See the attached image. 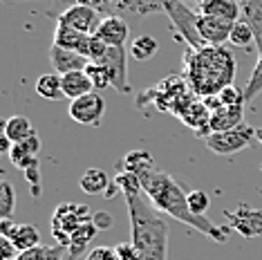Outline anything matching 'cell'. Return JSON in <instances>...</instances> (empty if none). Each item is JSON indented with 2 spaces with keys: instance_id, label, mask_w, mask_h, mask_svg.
Here are the masks:
<instances>
[{
  "instance_id": "obj_27",
  "label": "cell",
  "mask_w": 262,
  "mask_h": 260,
  "mask_svg": "<svg viewBox=\"0 0 262 260\" xmlns=\"http://www.w3.org/2000/svg\"><path fill=\"white\" fill-rule=\"evenodd\" d=\"M85 40V34L76 32V29L63 25V23H56V29H54V43L52 45H58L63 50H72V52H79L81 43Z\"/></svg>"
},
{
  "instance_id": "obj_32",
  "label": "cell",
  "mask_w": 262,
  "mask_h": 260,
  "mask_svg": "<svg viewBox=\"0 0 262 260\" xmlns=\"http://www.w3.org/2000/svg\"><path fill=\"white\" fill-rule=\"evenodd\" d=\"M260 92H262V50L258 54V63H255V68H253L251 76H249L247 85H244V99H247V103L251 101V99L258 97Z\"/></svg>"
},
{
  "instance_id": "obj_2",
  "label": "cell",
  "mask_w": 262,
  "mask_h": 260,
  "mask_svg": "<svg viewBox=\"0 0 262 260\" xmlns=\"http://www.w3.org/2000/svg\"><path fill=\"white\" fill-rule=\"evenodd\" d=\"M139 182H141L144 193L150 198V202L157 206L162 213L175 218V220H180L184 224H188L190 229L208 235L211 240L226 242V233L229 231L222 229V227H217V224H213L204 215H195L188 206V193H184L180 182H177L175 177H170L166 170L152 168V170H148L146 175H141Z\"/></svg>"
},
{
  "instance_id": "obj_6",
  "label": "cell",
  "mask_w": 262,
  "mask_h": 260,
  "mask_svg": "<svg viewBox=\"0 0 262 260\" xmlns=\"http://www.w3.org/2000/svg\"><path fill=\"white\" fill-rule=\"evenodd\" d=\"M253 139H255V128L242 123V126H237L233 130L211 133L204 141H206V148L215 153V155H235V153L249 148Z\"/></svg>"
},
{
  "instance_id": "obj_41",
  "label": "cell",
  "mask_w": 262,
  "mask_h": 260,
  "mask_svg": "<svg viewBox=\"0 0 262 260\" xmlns=\"http://www.w3.org/2000/svg\"><path fill=\"white\" fill-rule=\"evenodd\" d=\"M92 222H94V227H97L99 231H105L108 227H112V215L105 213V211H97L94 218H92Z\"/></svg>"
},
{
  "instance_id": "obj_17",
  "label": "cell",
  "mask_w": 262,
  "mask_h": 260,
  "mask_svg": "<svg viewBox=\"0 0 262 260\" xmlns=\"http://www.w3.org/2000/svg\"><path fill=\"white\" fill-rule=\"evenodd\" d=\"M38 153H40V139H38V135H34V137H29L23 144H14V148L9 153V159L16 168H20L25 173L29 166L38 164Z\"/></svg>"
},
{
  "instance_id": "obj_44",
  "label": "cell",
  "mask_w": 262,
  "mask_h": 260,
  "mask_svg": "<svg viewBox=\"0 0 262 260\" xmlns=\"http://www.w3.org/2000/svg\"><path fill=\"white\" fill-rule=\"evenodd\" d=\"M110 3H115V0H108V5H110Z\"/></svg>"
},
{
  "instance_id": "obj_31",
  "label": "cell",
  "mask_w": 262,
  "mask_h": 260,
  "mask_svg": "<svg viewBox=\"0 0 262 260\" xmlns=\"http://www.w3.org/2000/svg\"><path fill=\"white\" fill-rule=\"evenodd\" d=\"M16 206V191L11 186V182L3 180L0 182V220H9L14 215Z\"/></svg>"
},
{
  "instance_id": "obj_35",
  "label": "cell",
  "mask_w": 262,
  "mask_h": 260,
  "mask_svg": "<svg viewBox=\"0 0 262 260\" xmlns=\"http://www.w3.org/2000/svg\"><path fill=\"white\" fill-rule=\"evenodd\" d=\"M188 206L195 215H204L208 211V206H211V200H208V195L204 191H190L188 193Z\"/></svg>"
},
{
  "instance_id": "obj_13",
  "label": "cell",
  "mask_w": 262,
  "mask_h": 260,
  "mask_svg": "<svg viewBox=\"0 0 262 260\" xmlns=\"http://www.w3.org/2000/svg\"><path fill=\"white\" fill-rule=\"evenodd\" d=\"M128 34H130L128 20L121 18V16L108 14V16H103V20H101V25H99L94 36H99L108 47H126Z\"/></svg>"
},
{
  "instance_id": "obj_45",
  "label": "cell",
  "mask_w": 262,
  "mask_h": 260,
  "mask_svg": "<svg viewBox=\"0 0 262 260\" xmlns=\"http://www.w3.org/2000/svg\"><path fill=\"white\" fill-rule=\"evenodd\" d=\"M195 3H202V0H195Z\"/></svg>"
},
{
  "instance_id": "obj_20",
  "label": "cell",
  "mask_w": 262,
  "mask_h": 260,
  "mask_svg": "<svg viewBox=\"0 0 262 260\" xmlns=\"http://www.w3.org/2000/svg\"><path fill=\"white\" fill-rule=\"evenodd\" d=\"M94 92V85L90 81V76L85 74V70H76V72L63 74V94L65 99L74 101V99H81L85 94Z\"/></svg>"
},
{
  "instance_id": "obj_42",
  "label": "cell",
  "mask_w": 262,
  "mask_h": 260,
  "mask_svg": "<svg viewBox=\"0 0 262 260\" xmlns=\"http://www.w3.org/2000/svg\"><path fill=\"white\" fill-rule=\"evenodd\" d=\"M255 139L262 144V128H255Z\"/></svg>"
},
{
  "instance_id": "obj_19",
  "label": "cell",
  "mask_w": 262,
  "mask_h": 260,
  "mask_svg": "<svg viewBox=\"0 0 262 260\" xmlns=\"http://www.w3.org/2000/svg\"><path fill=\"white\" fill-rule=\"evenodd\" d=\"M117 168L123 170V173L135 175L137 180H139L141 175H146L148 170L155 168V162L148 150H130V153H126V157L117 164Z\"/></svg>"
},
{
  "instance_id": "obj_39",
  "label": "cell",
  "mask_w": 262,
  "mask_h": 260,
  "mask_svg": "<svg viewBox=\"0 0 262 260\" xmlns=\"http://www.w3.org/2000/svg\"><path fill=\"white\" fill-rule=\"evenodd\" d=\"M25 177H27V182H29V186H32V195L34 198H38L40 195V164H34V166H29L25 170Z\"/></svg>"
},
{
  "instance_id": "obj_9",
  "label": "cell",
  "mask_w": 262,
  "mask_h": 260,
  "mask_svg": "<svg viewBox=\"0 0 262 260\" xmlns=\"http://www.w3.org/2000/svg\"><path fill=\"white\" fill-rule=\"evenodd\" d=\"M108 72L110 85L115 88L119 94H128L130 83H128V56L126 47H108V52L99 61Z\"/></svg>"
},
{
  "instance_id": "obj_26",
  "label": "cell",
  "mask_w": 262,
  "mask_h": 260,
  "mask_svg": "<svg viewBox=\"0 0 262 260\" xmlns=\"http://www.w3.org/2000/svg\"><path fill=\"white\" fill-rule=\"evenodd\" d=\"M99 229L94 227V222H85L81 229H76L72 233V238H70V247H68V256L70 258H79L81 253H88V245H90V240L97 235Z\"/></svg>"
},
{
  "instance_id": "obj_10",
  "label": "cell",
  "mask_w": 262,
  "mask_h": 260,
  "mask_svg": "<svg viewBox=\"0 0 262 260\" xmlns=\"http://www.w3.org/2000/svg\"><path fill=\"white\" fill-rule=\"evenodd\" d=\"M224 215L231 220V227H233L235 233H240L242 238H260L262 235V211L253 209L249 204H240L237 209L231 213V211H224Z\"/></svg>"
},
{
  "instance_id": "obj_25",
  "label": "cell",
  "mask_w": 262,
  "mask_h": 260,
  "mask_svg": "<svg viewBox=\"0 0 262 260\" xmlns=\"http://www.w3.org/2000/svg\"><path fill=\"white\" fill-rule=\"evenodd\" d=\"M34 90H36L38 97L47 99V101H61V99H65V94H63V76L56 74V72L38 76Z\"/></svg>"
},
{
  "instance_id": "obj_37",
  "label": "cell",
  "mask_w": 262,
  "mask_h": 260,
  "mask_svg": "<svg viewBox=\"0 0 262 260\" xmlns=\"http://www.w3.org/2000/svg\"><path fill=\"white\" fill-rule=\"evenodd\" d=\"M85 260H119L115 247H94L85 253Z\"/></svg>"
},
{
  "instance_id": "obj_15",
  "label": "cell",
  "mask_w": 262,
  "mask_h": 260,
  "mask_svg": "<svg viewBox=\"0 0 262 260\" xmlns=\"http://www.w3.org/2000/svg\"><path fill=\"white\" fill-rule=\"evenodd\" d=\"M182 121L186 123L188 128H193V133L202 139H206L208 135H211V110L204 105V101L195 99V101L182 112Z\"/></svg>"
},
{
  "instance_id": "obj_28",
  "label": "cell",
  "mask_w": 262,
  "mask_h": 260,
  "mask_svg": "<svg viewBox=\"0 0 262 260\" xmlns=\"http://www.w3.org/2000/svg\"><path fill=\"white\" fill-rule=\"evenodd\" d=\"M47 3H50L47 16H52L54 20H56L58 16H61L68 7H72V5H90V7H97L103 16H105V11H108V0H47Z\"/></svg>"
},
{
  "instance_id": "obj_18",
  "label": "cell",
  "mask_w": 262,
  "mask_h": 260,
  "mask_svg": "<svg viewBox=\"0 0 262 260\" xmlns=\"http://www.w3.org/2000/svg\"><path fill=\"white\" fill-rule=\"evenodd\" d=\"M244 123V105H222L211 112V133H224Z\"/></svg>"
},
{
  "instance_id": "obj_7",
  "label": "cell",
  "mask_w": 262,
  "mask_h": 260,
  "mask_svg": "<svg viewBox=\"0 0 262 260\" xmlns=\"http://www.w3.org/2000/svg\"><path fill=\"white\" fill-rule=\"evenodd\" d=\"M68 112H70V117H72V121L81 123V126L97 128V126H101L103 115H105V99L94 90L90 94H85V97L70 101Z\"/></svg>"
},
{
  "instance_id": "obj_21",
  "label": "cell",
  "mask_w": 262,
  "mask_h": 260,
  "mask_svg": "<svg viewBox=\"0 0 262 260\" xmlns=\"http://www.w3.org/2000/svg\"><path fill=\"white\" fill-rule=\"evenodd\" d=\"M0 128H3V135H7V137L11 139V144H23V141H27L29 137L36 135L32 121H29L27 117H23V115L9 117L7 121H3V126Z\"/></svg>"
},
{
  "instance_id": "obj_1",
  "label": "cell",
  "mask_w": 262,
  "mask_h": 260,
  "mask_svg": "<svg viewBox=\"0 0 262 260\" xmlns=\"http://www.w3.org/2000/svg\"><path fill=\"white\" fill-rule=\"evenodd\" d=\"M119 191L126 195L130 215V242L139 249L144 260H168V224L150 198L144 193L135 175L119 170L115 180Z\"/></svg>"
},
{
  "instance_id": "obj_5",
  "label": "cell",
  "mask_w": 262,
  "mask_h": 260,
  "mask_svg": "<svg viewBox=\"0 0 262 260\" xmlns=\"http://www.w3.org/2000/svg\"><path fill=\"white\" fill-rule=\"evenodd\" d=\"M90 211L85 204H72L65 202L61 206H56L54 215H52V233L56 235L61 249L70 247V238L76 229H81L85 222H90Z\"/></svg>"
},
{
  "instance_id": "obj_34",
  "label": "cell",
  "mask_w": 262,
  "mask_h": 260,
  "mask_svg": "<svg viewBox=\"0 0 262 260\" xmlns=\"http://www.w3.org/2000/svg\"><path fill=\"white\" fill-rule=\"evenodd\" d=\"M18 260H63V251L61 249H54V247H36L32 251H25L20 253Z\"/></svg>"
},
{
  "instance_id": "obj_11",
  "label": "cell",
  "mask_w": 262,
  "mask_h": 260,
  "mask_svg": "<svg viewBox=\"0 0 262 260\" xmlns=\"http://www.w3.org/2000/svg\"><path fill=\"white\" fill-rule=\"evenodd\" d=\"M166 11V0H115L108 5V14L121 16V18H144V16Z\"/></svg>"
},
{
  "instance_id": "obj_29",
  "label": "cell",
  "mask_w": 262,
  "mask_h": 260,
  "mask_svg": "<svg viewBox=\"0 0 262 260\" xmlns=\"http://www.w3.org/2000/svg\"><path fill=\"white\" fill-rule=\"evenodd\" d=\"M157 50H159L157 38L148 36V34H141V36L135 38L133 45H130V54H133L137 61H148V58H152L157 54Z\"/></svg>"
},
{
  "instance_id": "obj_24",
  "label": "cell",
  "mask_w": 262,
  "mask_h": 260,
  "mask_svg": "<svg viewBox=\"0 0 262 260\" xmlns=\"http://www.w3.org/2000/svg\"><path fill=\"white\" fill-rule=\"evenodd\" d=\"M9 240L14 242L16 249L20 253H25V251H32V249H36V247H40V231L34 224H16Z\"/></svg>"
},
{
  "instance_id": "obj_38",
  "label": "cell",
  "mask_w": 262,
  "mask_h": 260,
  "mask_svg": "<svg viewBox=\"0 0 262 260\" xmlns=\"http://www.w3.org/2000/svg\"><path fill=\"white\" fill-rule=\"evenodd\" d=\"M115 249L119 253V260H144V256H141L133 242H119Z\"/></svg>"
},
{
  "instance_id": "obj_22",
  "label": "cell",
  "mask_w": 262,
  "mask_h": 260,
  "mask_svg": "<svg viewBox=\"0 0 262 260\" xmlns=\"http://www.w3.org/2000/svg\"><path fill=\"white\" fill-rule=\"evenodd\" d=\"M112 184V180L108 177V173L105 170H101V168H88L85 173L81 175V180H79V186H81V191L83 193H88V195H101V193H108V188Z\"/></svg>"
},
{
  "instance_id": "obj_3",
  "label": "cell",
  "mask_w": 262,
  "mask_h": 260,
  "mask_svg": "<svg viewBox=\"0 0 262 260\" xmlns=\"http://www.w3.org/2000/svg\"><path fill=\"white\" fill-rule=\"evenodd\" d=\"M235 56L224 45H206L202 50H186L184 54V81L195 97H213L233 85Z\"/></svg>"
},
{
  "instance_id": "obj_23",
  "label": "cell",
  "mask_w": 262,
  "mask_h": 260,
  "mask_svg": "<svg viewBox=\"0 0 262 260\" xmlns=\"http://www.w3.org/2000/svg\"><path fill=\"white\" fill-rule=\"evenodd\" d=\"M242 20H247L255 32V47L262 50V0H237Z\"/></svg>"
},
{
  "instance_id": "obj_12",
  "label": "cell",
  "mask_w": 262,
  "mask_h": 260,
  "mask_svg": "<svg viewBox=\"0 0 262 260\" xmlns=\"http://www.w3.org/2000/svg\"><path fill=\"white\" fill-rule=\"evenodd\" d=\"M235 23H229V20H222V18H213V16H204L198 11V32L202 40L206 45H224L229 43L231 38V29H233Z\"/></svg>"
},
{
  "instance_id": "obj_33",
  "label": "cell",
  "mask_w": 262,
  "mask_h": 260,
  "mask_svg": "<svg viewBox=\"0 0 262 260\" xmlns=\"http://www.w3.org/2000/svg\"><path fill=\"white\" fill-rule=\"evenodd\" d=\"M85 74L90 76V81H92V85H94V90H97V92L105 90V88H112L110 79H108V72H105V68L101 63H88Z\"/></svg>"
},
{
  "instance_id": "obj_30",
  "label": "cell",
  "mask_w": 262,
  "mask_h": 260,
  "mask_svg": "<svg viewBox=\"0 0 262 260\" xmlns=\"http://www.w3.org/2000/svg\"><path fill=\"white\" fill-rule=\"evenodd\" d=\"M229 43H233L235 47H244V50H249V47H255V32L253 27L249 25L247 20H237L233 29H231V38Z\"/></svg>"
},
{
  "instance_id": "obj_8",
  "label": "cell",
  "mask_w": 262,
  "mask_h": 260,
  "mask_svg": "<svg viewBox=\"0 0 262 260\" xmlns=\"http://www.w3.org/2000/svg\"><path fill=\"white\" fill-rule=\"evenodd\" d=\"M101 20H103V14L97 7H90V5H72L56 18V23H63V25L85 34V36L97 34Z\"/></svg>"
},
{
  "instance_id": "obj_40",
  "label": "cell",
  "mask_w": 262,
  "mask_h": 260,
  "mask_svg": "<svg viewBox=\"0 0 262 260\" xmlns=\"http://www.w3.org/2000/svg\"><path fill=\"white\" fill-rule=\"evenodd\" d=\"M20 251L16 249V245L9 238L0 235V260H18Z\"/></svg>"
},
{
  "instance_id": "obj_14",
  "label": "cell",
  "mask_w": 262,
  "mask_h": 260,
  "mask_svg": "<svg viewBox=\"0 0 262 260\" xmlns=\"http://www.w3.org/2000/svg\"><path fill=\"white\" fill-rule=\"evenodd\" d=\"M50 61L54 65V72L56 74H70V72H76V70H85L88 68V58L81 56L79 52H72V50H63L58 45H52L50 47Z\"/></svg>"
},
{
  "instance_id": "obj_4",
  "label": "cell",
  "mask_w": 262,
  "mask_h": 260,
  "mask_svg": "<svg viewBox=\"0 0 262 260\" xmlns=\"http://www.w3.org/2000/svg\"><path fill=\"white\" fill-rule=\"evenodd\" d=\"M166 14L177 29V36L186 43L190 50H202L206 43L198 32V9H190L184 0H166Z\"/></svg>"
},
{
  "instance_id": "obj_36",
  "label": "cell",
  "mask_w": 262,
  "mask_h": 260,
  "mask_svg": "<svg viewBox=\"0 0 262 260\" xmlns=\"http://www.w3.org/2000/svg\"><path fill=\"white\" fill-rule=\"evenodd\" d=\"M217 99H220V103L222 105H244L247 103V99H244V90H240V88H235V85L224 88V90L217 94Z\"/></svg>"
},
{
  "instance_id": "obj_43",
  "label": "cell",
  "mask_w": 262,
  "mask_h": 260,
  "mask_svg": "<svg viewBox=\"0 0 262 260\" xmlns=\"http://www.w3.org/2000/svg\"><path fill=\"white\" fill-rule=\"evenodd\" d=\"M3 3H7V5H9V3H23V0H3Z\"/></svg>"
},
{
  "instance_id": "obj_16",
  "label": "cell",
  "mask_w": 262,
  "mask_h": 260,
  "mask_svg": "<svg viewBox=\"0 0 262 260\" xmlns=\"http://www.w3.org/2000/svg\"><path fill=\"white\" fill-rule=\"evenodd\" d=\"M198 11L213 18H222L229 23H237L242 18V11L237 0H202L198 3Z\"/></svg>"
}]
</instances>
